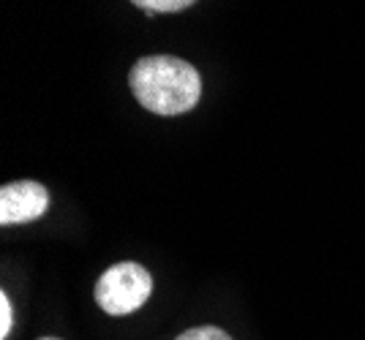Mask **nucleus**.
<instances>
[{"label": "nucleus", "instance_id": "nucleus-3", "mask_svg": "<svg viewBox=\"0 0 365 340\" xmlns=\"http://www.w3.org/2000/svg\"><path fill=\"white\" fill-rule=\"evenodd\" d=\"M46 207H49V193L41 183L19 180V183L3 186L0 191V223L3 226L31 223L44 216Z\"/></svg>", "mask_w": 365, "mask_h": 340}, {"label": "nucleus", "instance_id": "nucleus-1", "mask_svg": "<svg viewBox=\"0 0 365 340\" xmlns=\"http://www.w3.org/2000/svg\"><path fill=\"white\" fill-rule=\"evenodd\" d=\"M128 85L148 112L167 117L194 109L202 95L199 71L188 60L172 55H153L137 60L128 74Z\"/></svg>", "mask_w": 365, "mask_h": 340}, {"label": "nucleus", "instance_id": "nucleus-5", "mask_svg": "<svg viewBox=\"0 0 365 340\" xmlns=\"http://www.w3.org/2000/svg\"><path fill=\"white\" fill-rule=\"evenodd\" d=\"M175 340H232V338H229L224 329H218V326H194V329L182 332L180 338Z\"/></svg>", "mask_w": 365, "mask_h": 340}, {"label": "nucleus", "instance_id": "nucleus-6", "mask_svg": "<svg viewBox=\"0 0 365 340\" xmlns=\"http://www.w3.org/2000/svg\"><path fill=\"white\" fill-rule=\"evenodd\" d=\"M14 326V313H11V302H9V294H0V340L9 338Z\"/></svg>", "mask_w": 365, "mask_h": 340}, {"label": "nucleus", "instance_id": "nucleus-4", "mask_svg": "<svg viewBox=\"0 0 365 340\" xmlns=\"http://www.w3.org/2000/svg\"><path fill=\"white\" fill-rule=\"evenodd\" d=\"M131 3L139 6V9H145L148 14H175V11L188 9L197 0H131Z\"/></svg>", "mask_w": 365, "mask_h": 340}, {"label": "nucleus", "instance_id": "nucleus-7", "mask_svg": "<svg viewBox=\"0 0 365 340\" xmlns=\"http://www.w3.org/2000/svg\"><path fill=\"white\" fill-rule=\"evenodd\" d=\"M41 340H58V338H41Z\"/></svg>", "mask_w": 365, "mask_h": 340}, {"label": "nucleus", "instance_id": "nucleus-2", "mask_svg": "<svg viewBox=\"0 0 365 340\" xmlns=\"http://www.w3.org/2000/svg\"><path fill=\"white\" fill-rule=\"evenodd\" d=\"M153 292L150 272L137 262H120L109 267L96 283V302L109 316H125L139 310Z\"/></svg>", "mask_w": 365, "mask_h": 340}]
</instances>
